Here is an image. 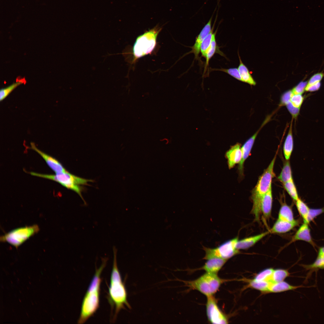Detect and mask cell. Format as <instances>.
<instances>
[{"label":"cell","instance_id":"6da1fadb","mask_svg":"<svg viewBox=\"0 0 324 324\" xmlns=\"http://www.w3.org/2000/svg\"><path fill=\"white\" fill-rule=\"evenodd\" d=\"M108 258L102 259L100 266L96 268L94 274L83 299L78 323H85L96 311L99 306L100 275L105 267Z\"/></svg>","mask_w":324,"mask_h":324},{"label":"cell","instance_id":"7a4b0ae2","mask_svg":"<svg viewBox=\"0 0 324 324\" xmlns=\"http://www.w3.org/2000/svg\"><path fill=\"white\" fill-rule=\"evenodd\" d=\"M117 250L113 247V260L111 273L110 285L109 289L108 300L111 305L115 307V312L113 320H115L120 310L125 306L131 307L127 299V295L124 285L123 283L117 262Z\"/></svg>","mask_w":324,"mask_h":324},{"label":"cell","instance_id":"3957f363","mask_svg":"<svg viewBox=\"0 0 324 324\" xmlns=\"http://www.w3.org/2000/svg\"><path fill=\"white\" fill-rule=\"evenodd\" d=\"M276 154L268 167L260 177L257 183L252 192L253 206L252 212L256 220L259 219L260 213V203L262 198L272 188V180L275 176L273 169L276 159Z\"/></svg>","mask_w":324,"mask_h":324},{"label":"cell","instance_id":"277c9868","mask_svg":"<svg viewBox=\"0 0 324 324\" xmlns=\"http://www.w3.org/2000/svg\"><path fill=\"white\" fill-rule=\"evenodd\" d=\"M225 281L218 274L206 272L196 279L184 283L190 289L197 290L207 297L213 296Z\"/></svg>","mask_w":324,"mask_h":324},{"label":"cell","instance_id":"5b68a950","mask_svg":"<svg viewBox=\"0 0 324 324\" xmlns=\"http://www.w3.org/2000/svg\"><path fill=\"white\" fill-rule=\"evenodd\" d=\"M30 174L32 176L56 181L67 188L74 191L82 198L84 201V205H86V203L81 194L82 190V186L88 184V183L92 182V180L78 177L67 171L56 173L55 175L42 174L33 172H31Z\"/></svg>","mask_w":324,"mask_h":324},{"label":"cell","instance_id":"8992f818","mask_svg":"<svg viewBox=\"0 0 324 324\" xmlns=\"http://www.w3.org/2000/svg\"><path fill=\"white\" fill-rule=\"evenodd\" d=\"M160 30V28L156 27L137 38L133 49L135 58L141 57L152 52L156 46L157 37Z\"/></svg>","mask_w":324,"mask_h":324},{"label":"cell","instance_id":"52a82bcc","mask_svg":"<svg viewBox=\"0 0 324 324\" xmlns=\"http://www.w3.org/2000/svg\"><path fill=\"white\" fill-rule=\"evenodd\" d=\"M238 240V237H237L225 241L215 248L203 247L205 252L203 259L207 260L212 258L218 257L228 260L239 253L236 248Z\"/></svg>","mask_w":324,"mask_h":324},{"label":"cell","instance_id":"ba28073f","mask_svg":"<svg viewBox=\"0 0 324 324\" xmlns=\"http://www.w3.org/2000/svg\"><path fill=\"white\" fill-rule=\"evenodd\" d=\"M39 230V227L36 225L17 228L1 236L0 240L17 248Z\"/></svg>","mask_w":324,"mask_h":324},{"label":"cell","instance_id":"9c48e42d","mask_svg":"<svg viewBox=\"0 0 324 324\" xmlns=\"http://www.w3.org/2000/svg\"><path fill=\"white\" fill-rule=\"evenodd\" d=\"M206 312L208 321L212 324H227L228 319L219 307L213 296H207Z\"/></svg>","mask_w":324,"mask_h":324},{"label":"cell","instance_id":"30bf717a","mask_svg":"<svg viewBox=\"0 0 324 324\" xmlns=\"http://www.w3.org/2000/svg\"><path fill=\"white\" fill-rule=\"evenodd\" d=\"M266 122L265 121L262 124L260 129L257 130L252 136L249 138L244 144L241 147L242 153V158L241 160L239 163L238 169L240 176L243 175V164L244 161L249 156L251 150L254 142L257 136L262 128L264 126Z\"/></svg>","mask_w":324,"mask_h":324},{"label":"cell","instance_id":"8fae6325","mask_svg":"<svg viewBox=\"0 0 324 324\" xmlns=\"http://www.w3.org/2000/svg\"><path fill=\"white\" fill-rule=\"evenodd\" d=\"M225 157L227 160L229 169L233 168L237 164L239 163L242 158L241 145L237 143L231 146L225 154Z\"/></svg>","mask_w":324,"mask_h":324},{"label":"cell","instance_id":"7c38bea8","mask_svg":"<svg viewBox=\"0 0 324 324\" xmlns=\"http://www.w3.org/2000/svg\"><path fill=\"white\" fill-rule=\"evenodd\" d=\"M31 148L39 154L44 159L48 166L56 173L65 172L66 170L56 159L43 152L33 142L31 143Z\"/></svg>","mask_w":324,"mask_h":324},{"label":"cell","instance_id":"4fadbf2b","mask_svg":"<svg viewBox=\"0 0 324 324\" xmlns=\"http://www.w3.org/2000/svg\"><path fill=\"white\" fill-rule=\"evenodd\" d=\"M212 18L209 20L200 34L196 37L194 44L192 47V50L190 52V53L194 54L195 58L196 59L199 58V55L200 52V46L203 40L212 30Z\"/></svg>","mask_w":324,"mask_h":324},{"label":"cell","instance_id":"5bb4252c","mask_svg":"<svg viewBox=\"0 0 324 324\" xmlns=\"http://www.w3.org/2000/svg\"><path fill=\"white\" fill-rule=\"evenodd\" d=\"M200 268L206 272L218 274L227 261L221 258L214 257L208 259Z\"/></svg>","mask_w":324,"mask_h":324},{"label":"cell","instance_id":"9a60e30c","mask_svg":"<svg viewBox=\"0 0 324 324\" xmlns=\"http://www.w3.org/2000/svg\"><path fill=\"white\" fill-rule=\"evenodd\" d=\"M298 224V221L296 220L293 222H290L278 218L270 232L274 233H286L292 229Z\"/></svg>","mask_w":324,"mask_h":324},{"label":"cell","instance_id":"2e32d148","mask_svg":"<svg viewBox=\"0 0 324 324\" xmlns=\"http://www.w3.org/2000/svg\"><path fill=\"white\" fill-rule=\"evenodd\" d=\"M298 240L303 241L309 243L313 246H315L308 224L304 223L300 226L293 236L291 242Z\"/></svg>","mask_w":324,"mask_h":324},{"label":"cell","instance_id":"e0dca14e","mask_svg":"<svg viewBox=\"0 0 324 324\" xmlns=\"http://www.w3.org/2000/svg\"><path fill=\"white\" fill-rule=\"evenodd\" d=\"M269 233V231H267L255 236L238 240L236 244V248L238 250L248 249L254 245Z\"/></svg>","mask_w":324,"mask_h":324},{"label":"cell","instance_id":"ac0fdd59","mask_svg":"<svg viewBox=\"0 0 324 324\" xmlns=\"http://www.w3.org/2000/svg\"><path fill=\"white\" fill-rule=\"evenodd\" d=\"M272 203V188L270 189L262 198L260 203V210L264 216L269 218L271 215Z\"/></svg>","mask_w":324,"mask_h":324},{"label":"cell","instance_id":"d6986e66","mask_svg":"<svg viewBox=\"0 0 324 324\" xmlns=\"http://www.w3.org/2000/svg\"><path fill=\"white\" fill-rule=\"evenodd\" d=\"M292 118L288 133L284 142L283 146V152L286 159L288 160L292 151L293 147V141L292 136Z\"/></svg>","mask_w":324,"mask_h":324},{"label":"cell","instance_id":"ffe728a7","mask_svg":"<svg viewBox=\"0 0 324 324\" xmlns=\"http://www.w3.org/2000/svg\"><path fill=\"white\" fill-rule=\"evenodd\" d=\"M304 287L302 286H295L291 285L288 283L283 281L272 283L269 287L268 293H277L285 291L293 290L300 287Z\"/></svg>","mask_w":324,"mask_h":324},{"label":"cell","instance_id":"44dd1931","mask_svg":"<svg viewBox=\"0 0 324 324\" xmlns=\"http://www.w3.org/2000/svg\"><path fill=\"white\" fill-rule=\"evenodd\" d=\"M239 64L238 68L242 82L248 83L251 86H255L256 83L250 74L248 68L242 62L238 53Z\"/></svg>","mask_w":324,"mask_h":324},{"label":"cell","instance_id":"7402d4cb","mask_svg":"<svg viewBox=\"0 0 324 324\" xmlns=\"http://www.w3.org/2000/svg\"><path fill=\"white\" fill-rule=\"evenodd\" d=\"M278 218L290 222H293L296 220L294 219L292 209L286 204H284L281 206L278 213Z\"/></svg>","mask_w":324,"mask_h":324},{"label":"cell","instance_id":"603a6c76","mask_svg":"<svg viewBox=\"0 0 324 324\" xmlns=\"http://www.w3.org/2000/svg\"><path fill=\"white\" fill-rule=\"evenodd\" d=\"M248 281L250 287L264 293H268L270 286L272 283L267 281L257 280L254 279Z\"/></svg>","mask_w":324,"mask_h":324},{"label":"cell","instance_id":"cb8c5ba5","mask_svg":"<svg viewBox=\"0 0 324 324\" xmlns=\"http://www.w3.org/2000/svg\"><path fill=\"white\" fill-rule=\"evenodd\" d=\"M278 178L283 184L292 179L290 164L288 160H287L284 164Z\"/></svg>","mask_w":324,"mask_h":324},{"label":"cell","instance_id":"d4e9b609","mask_svg":"<svg viewBox=\"0 0 324 324\" xmlns=\"http://www.w3.org/2000/svg\"><path fill=\"white\" fill-rule=\"evenodd\" d=\"M290 273L286 269H274L272 278V283L284 281L290 275Z\"/></svg>","mask_w":324,"mask_h":324},{"label":"cell","instance_id":"484cf974","mask_svg":"<svg viewBox=\"0 0 324 324\" xmlns=\"http://www.w3.org/2000/svg\"><path fill=\"white\" fill-rule=\"evenodd\" d=\"M296 201L297 210L303 219L304 223L307 224V216L310 208L299 198Z\"/></svg>","mask_w":324,"mask_h":324},{"label":"cell","instance_id":"4316f807","mask_svg":"<svg viewBox=\"0 0 324 324\" xmlns=\"http://www.w3.org/2000/svg\"><path fill=\"white\" fill-rule=\"evenodd\" d=\"M217 30L214 32L210 46L207 50L206 55V67L208 65L209 60L216 52L217 49V43L216 40V34Z\"/></svg>","mask_w":324,"mask_h":324},{"label":"cell","instance_id":"83f0119b","mask_svg":"<svg viewBox=\"0 0 324 324\" xmlns=\"http://www.w3.org/2000/svg\"><path fill=\"white\" fill-rule=\"evenodd\" d=\"M214 25L212 27L211 32L203 40L201 45L200 52H201L202 56L205 58L206 57V52L211 45L214 33Z\"/></svg>","mask_w":324,"mask_h":324},{"label":"cell","instance_id":"f1b7e54d","mask_svg":"<svg viewBox=\"0 0 324 324\" xmlns=\"http://www.w3.org/2000/svg\"><path fill=\"white\" fill-rule=\"evenodd\" d=\"M24 80H19L9 86L2 88L0 91V100L2 101L5 98L10 94L17 86L24 82Z\"/></svg>","mask_w":324,"mask_h":324},{"label":"cell","instance_id":"f546056e","mask_svg":"<svg viewBox=\"0 0 324 324\" xmlns=\"http://www.w3.org/2000/svg\"><path fill=\"white\" fill-rule=\"evenodd\" d=\"M306 270L324 269V256L318 255L315 261L309 265H302Z\"/></svg>","mask_w":324,"mask_h":324},{"label":"cell","instance_id":"4dcf8cb0","mask_svg":"<svg viewBox=\"0 0 324 324\" xmlns=\"http://www.w3.org/2000/svg\"><path fill=\"white\" fill-rule=\"evenodd\" d=\"M274 270L272 268L265 269L257 274L254 279L257 280L267 281L272 283V278Z\"/></svg>","mask_w":324,"mask_h":324},{"label":"cell","instance_id":"1f68e13d","mask_svg":"<svg viewBox=\"0 0 324 324\" xmlns=\"http://www.w3.org/2000/svg\"><path fill=\"white\" fill-rule=\"evenodd\" d=\"M284 188L292 199L296 201L298 198V194L293 179L283 184Z\"/></svg>","mask_w":324,"mask_h":324},{"label":"cell","instance_id":"d6a6232c","mask_svg":"<svg viewBox=\"0 0 324 324\" xmlns=\"http://www.w3.org/2000/svg\"><path fill=\"white\" fill-rule=\"evenodd\" d=\"M304 100V98L302 94H294L292 92L289 101L294 107L300 109Z\"/></svg>","mask_w":324,"mask_h":324},{"label":"cell","instance_id":"836d02e7","mask_svg":"<svg viewBox=\"0 0 324 324\" xmlns=\"http://www.w3.org/2000/svg\"><path fill=\"white\" fill-rule=\"evenodd\" d=\"M212 70L220 71L227 73L235 79L242 82V79L238 68H233L228 69H212Z\"/></svg>","mask_w":324,"mask_h":324},{"label":"cell","instance_id":"e575fe53","mask_svg":"<svg viewBox=\"0 0 324 324\" xmlns=\"http://www.w3.org/2000/svg\"><path fill=\"white\" fill-rule=\"evenodd\" d=\"M324 212V208H310L307 216V224H308L315 218Z\"/></svg>","mask_w":324,"mask_h":324},{"label":"cell","instance_id":"d590c367","mask_svg":"<svg viewBox=\"0 0 324 324\" xmlns=\"http://www.w3.org/2000/svg\"><path fill=\"white\" fill-rule=\"evenodd\" d=\"M308 82L302 81L291 89L292 93L294 94H302L305 91V89Z\"/></svg>","mask_w":324,"mask_h":324},{"label":"cell","instance_id":"8d00e7d4","mask_svg":"<svg viewBox=\"0 0 324 324\" xmlns=\"http://www.w3.org/2000/svg\"><path fill=\"white\" fill-rule=\"evenodd\" d=\"M324 74L322 73H318L313 75L307 82V85H311L320 82Z\"/></svg>","mask_w":324,"mask_h":324},{"label":"cell","instance_id":"74e56055","mask_svg":"<svg viewBox=\"0 0 324 324\" xmlns=\"http://www.w3.org/2000/svg\"><path fill=\"white\" fill-rule=\"evenodd\" d=\"M321 86L320 82L311 85H306L305 91L307 92H313L318 90Z\"/></svg>","mask_w":324,"mask_h":324},{"label":"cell","instance_id":"f35d334b","mask_svg":"<svg viewBox=\"0 0 324 324\" xmlns=\"http://www.w3.org/2000/svg\"><path fill=\"white\" fill-rule=\"evenodd\" d=\"M318 255L324 256V246L319 248Z\"/></svg>","mask_w":324,"mask_h":324}]
</instances>
